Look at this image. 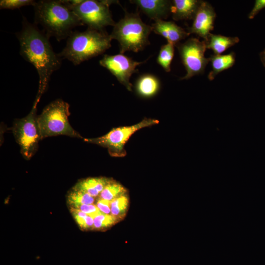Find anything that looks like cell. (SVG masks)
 <instances>
[{"mask_svg":"<svg viewBox=\"0 0 265 265\" xmlns=\"http://www.w3.org/2000/svg\"><path fill=\"white\" fill-rule=\"evenodd\" d=\"M20 45V53L36 69L39 80L35 99L40 100L46 92L53 72L60 67L62 59L53 50L50 37L29 23L24 17L21 31L16 34Z\"/></svg>","mask_w":265,"mask_h":265,"instance_id":"obj_1","label":"cell"},{"mask_svg":"<svg viewBox=\"0 0 265 265\" xmlns=\"http://www.w3.org/2000/svg\"><path fill=\"white\" fill-rule=\"evenodd\" d=\"M33 7L35 24L41 25L49 37L58 41L68 37L76 27L84 25L61 0H41L36 1Z\"/></svg>","mask_w":265,"mask_h":265,"instance_id":"obj_2","label":"cell"},{"mask_svg":"<svg viewBox=\"0 0 265 265\" xmlns=\"http://www.w3.org/2000/svg\"><path fill=\"white\" fill-rule=\"evenodd\" d=\"M112 39L105 31L87 28L73 31L68 37L66 45L58 55L78 65L104 53L111 47Z\"/></svg>","mask_w":265,"mask_h":265,"instance_id":"obj_3","label":"cell"},{"mask_svg":"<svg viewBox=\"0 0 265 265\" xmlns=\"http://www.w3.org/2000/svg\"><path fill=\"white\" fill-rule=\"evenodd\" d=\"M152 30V26L145 24L138 14L126 13L115 23L110 36L118 41L120 53H137L150 44L148 37Z\"/></svg>","mask_w":265,"mask_h":265,"instance_id":"obj_4","label":"cell"},{"mask_svg":"<svg viewBox=\"0 0 265 265\" xmlns=\"http://www.w3.org/2000/svg\"><path fill=\"white\" fill-rule=\"evenodd\" d=\"M69 108L68 103L61 99H57L43 109L41 113L37 116L41 139L60 135L83 138L69 122Z\"/></svg>","mask_w":265,"mask_h":265,"instance_id":"obj_5","label":"cell"},{"mask_svg":"<svg viewBox=\"0 0 265 265\" xmlns=\"http://www.w3.org/2000/svg\"><path fill=\"white\" fill-rule=\"evenodd\" d=\"M78 16L88 28L99 31L105 30L108 26H114L109 6L116 1L96 0H62Z\"/></svg>","mask_w":265,"mask_h":265,"instance_id":"obj_6","label":"cell"},{"mask_svg":"<svg viewBox=\"0 0 265 265\" xmlns=\"http://www.w3.org/2000/svg\"><path fill=\"white\" fill-rule=\"evenodd\" d=\"M39 101L35 99L30 112L22 118L15 120L12 127L15 139L20 147L21 153L26 160L30 159L36 152L39 142L41 140L36 115Z\"/></svg>","mask_w":265,"mask_h":265,"instance_id":"obj_7","label":"cell"},{"mask_svg":"<svg viewBox=\"0 0 265 265\" xmlns=\"http://www.w3.org/2000/svg\"><path fill=\"white\" fill-rule=\"evenodd\" d=\"M157 119L145 118L140 122L130 126H123L112 129L108 132L102 136L86 138L84 141L96 144L107 148L112 157H123L126 155L125 145L130 137L138 130L147 127L158 124Z\"/></svg>","mask_w":265,"mask_h":265,"instance_id":"obj_8","label":"cell"},{"mask_svg":"<svg viewBox=\"0 0 265 265\" xmlns=\"http://www.w3.org/2000/svg\"><path fill=\"white\" fill-rule=\"evenodd\" d=\"M176 47L186 71V75L182 77L181 80H187L203 73L210 62L209 58L205 56L207 49L204 40L200 41L198 38H190Z\"/></svg>","mask_w":265,"mask_h":265,"instance_id":"obj_9","label":"cell"},{"mask_svg":"<svg viewBox=\"0 0 265 265\" xmlns=\"http://www.w3.org/2000/svg\"><path fill=\"white\" fill-rule=\"evenodd\" d=\"M146 61H136L120 53L115 55L105 54L100 60L99 63L114 76L129 91H132V84L130 81V78L133 73L137 72L136 67Z\"/></svg>","mask_w":265,"mask_h":265,"instance_id":"obj_10","label":"cell"},{"mask_svg":"<svg viewBox=\"0 0 265 265\" xmlns=\"http://www.w3.org/2000/svg\"><path fill=\"white\" fill-rule=\"evenodd\" d=\"M216 13L213 7L208 2H202L193 19V23L188 28L189 34L194 33L206 41L214 28Z\"/></svg>","mask_w":265,"mask_h":265,"instance_id":"obj_11","label":"cell"},{"mask_svg":"<svg viewBox=\"0 0 265 265\" xmlns=\"http://www.w3.org/2000/svg\"><path fill=\"white\" fill-rule=\"evenodd\" d=\"M152 30L165 38L168 43L176 46L180 42L189 35L184 28L172 21L161 19L155 20L152 26Z\"/></svg>","mask_w":265,"mask_h":265,"instance_id":"obj_12","label":"cell"},{"mask_svg":"<svg viewBox=\"0 0 265 265\" xmlns=\"http://www.w3.org/2000/svg\"><path fill=\"white\" fill-rule=\"evenodd\" d=\"M136 4L144 14L154 21L165 19L171 13L172 1L166 0H134Z\"/></svg>","mask_w":265,"mask_h":265,"instance_id":"obj_13","label":"cell"},{"mask_svg":"<svg viewBox=\"0 0 265 265\" xmlns=\"http://www.w3.org/2000/svg\"><path fill=\"white\" fill-rule=\"evenodd\" d=\"M202 0H172L171 13L175 21L193 19Z\"/></svg>","mask_w":265,"mask_h":265,"instance_id":"obj_14","label":"cell"},{"mask_svg":"<svg viewBox=\"0 0 265 265\" xmlns=\"http://www.w3.org/2000/svg\"><path fill=\"white\" fill-rule=\"evenodd\" d=\"M160 85V81L157 77L150 74H145L138 78L135 89L139 96L148 98L154 96L158 92Z\"/></svg>","mask_w":265,"mask_h":265,"instance_id":"obj_15","label":"cell"},{"mask_svg":"<svg viewBox=\"0 0 265 265\" xmlns=\"http://www.w3.org/2000/svg\"><path fill=\"white\" fill-rule=\"evenodd\" d=\"M112 180L106 177H90L79 181L73 188L84 191L93 197L99 196Z\"/></svg>","mask_w":265,"mask_h":265,"instance_id":"obj_16","label":"cell"},{"mask_svg":"<svg viewBox=\"0 0 265 265\" xmlns=\"http://www.w3.org/2000/svg\"><path fill=\"white\" fill-rule=\"evenodd\" d=\"M212 69L208 78L212 80L221 72L232 67L236 62V54L231 52L226 54H212L209 57Z\"/></svg>","mask_w":265,"mask_h":265,"instance_id":"obj_17","label":"cell"},{"mask_svg":"<svg viewBox=\"0 0 265 265\" xmlns=\"http://www.w3.org/2000/svg\"><path fill=\"white\" fill-rule=\"evenodd\" d=\"M207 49L212 50L214 54H221L229 48L239 41L238 37L225 36L220 34L211 33L205 41Z\"/></svg>","mask_w":265,"mask_h":265,"instance_id":"obj_18","label":"cell"},{"mask_svg":"<svg viewBox=\"0 0 265 265\" xmlns=\"http://www.w3.org/2000/svg\"><path fill=\"white\" fill-rule=\"evenodd\" d=\"M175 46L167 43L162 45L157 57L158 63L167 72L171 71V64L174 54Z\"/></svg>","mask_w":265,"mask_h":265,"instance_id":"obj_19","label":"cell"},{"mask_svg":"<svg viewBox=\"0 0 265 265\" xmlns=\"http://www.w3.org/2000/svg\"><path fill=\"white\" fill-rule=\"evenodd\" d=\"M126 192V189L121 184L112 180L101 192L99 198L111 201Z\"/></svg>","mask_w":265,"mask_h":265,"instance_id":"obj_20","label":"cell"},{"mask_svg":"<svg viewBox=\"0 0 265 265\" xmlns=\"http://www.w3.org/2000/svg\"><path fill=\"white\" fill-rule=\"evenodd\" d=\"M67 199L72 207L82 204H93L94 202V197L89 194L72 188L67 196Z\"/></svg>","mask_w":265,"mask_h":265,"instance_id":"obj_21","label":"cell"},{"mask_svg":"<svg viewBox=\"0 0 265 265\" xmlns=\"http://www.w3.org/2000/svg\"><path fill=\"white\" fill-rule=\"evenodd\" d=\"M129 205V198L126 194L111 201V214L117 217L123 216L126 212Z\"/></svg>","mask_w":265,"mask_h":265,"instance_id":"obj_22","label":"cell"},{"mask_svg":"<svg viewBox=\"0 0 265 265\" xmlns=\"http://www.w3.org/2000/svg\"><path fill=\"white\" fill-rule=\"evenodd\" d=\"M117 219V218L112 214L101 213L94 218L93 229L99 230L110 227Z\"/></svg>","mask_w":265,"mask_h":265,"instance_id":"obj_23","label":"cell"},{"mask_svg":"<svg viewBox=\"0 0 265 265\" xmlns=\"http://www.w3.org/2000/svg\"><path fill=\"white\" fill-rule=\"evenodd\" d=\"M36 1L32 0H1L0 9H15L20 7L35 4Z\"/></svg>","mask_w":265,"mask_h":265,"instance_id":"obj_24","label":"cell"},{"mask_svg":"<svg viewBox=\"0 0 265 265\" xmlns=\"http://www.w3.org/2000/svg\"><path fill=\"white\" fill-rule=\"evenodd\" d=\"M72 207L79 209L93 218L102 213L97 206L94 204H82Z\"/></svg>","mask_w":265,"mask_h":265,"instance_id":"obj_25","label":"cell"},{"mask_svg":"<svg viewBox=\"0 0 265 265\" xmlns=\"http://www.w3.org/2000/svg\"><path fill=\"white\" fill-rule=\"evenodd\" d=\"M71 212L80 227L81 228H83L85 218L87 214L80 210L73 207H71Z\"/></svg>","mask_w":265,"mask_h":265,"instance_id":"obj_26","label":"cell"},{"mask_svg":"<svg viewBox=\"0 0 265 265\" xmlns=\"http://www.w3.org/2000/svg\"><path fill=\"white\" fill-rule=\"evenodd\" d=\"M96 205L102 213L111 214V201L99 198Z\"/></svg>","mask_w":265,"mask_h":265,"instance_id":"obj_27","label":"cell"},{"mask_svg":"<svg viewBox=\"0 0 265 265\" xmlns=\"http://www.w3.org/2000/svg\"><path fill=\"white\" fill-rule=\"evenodd\" d=\"M265 8V0H256L254 5L248 15L249 19H253L255 16L263 9Z\"/></svg>","mask_w":265,"mask_h":265,"instance_id":"obj_28","label":"cell"},{"mask_svg":"<svg viewBox=\"0 0 265 265\" xmlns=\"http://www.w3.org/2000/svg\"><path fill=\"white\" fill-rule=\"evenodd\" d=\"M259 56L263 65L265 68V48L262 52H260Z\"/></svg>","mask_w":265,"mask_h":265,"instance_id":"obj_29","label":"cell"}]
</instances>
